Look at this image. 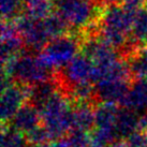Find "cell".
<instances>
[{"instance_id":"6da1fadb","label":"cell","mask_w":147,"mask_h":147,"mask_svg":"<svg viewBox=\"0 0 147 147\" xmlns=\"http://www.w3.org/2000/svg\"><path fill=\"white\" fill-rule=\"evenodd\" d=\"M55 10L72 32H97L104 7L98 0H55Z\"/></svg>"},{"instance_id":"7a4b0ae2","label":"cell","mask_w":147,"mask_h":147,"mask_svg":"<svg viewBox=\"0 0 147 147\" xmlns=\"http://www.w3.org/2000/svg\"><path fill=\"white\" fill-rule=\"evenodd\" d=\"M42 125L51 141L63 139L73 129V101L63 90L58 91L41 110Z\"/></svg>"},{"instance_id":"3957f363","label":"cell","mask_w":147,"mask_h":147,"mask_svg":"<svg viewBox=\"0 0 147 147\" xmlns=\"http://www.w3.org/2000/svg\"><path fill=\"white\" fill-rule=\"evenodd\" d=\"M56 71L46 65L41 57L32 54H21L2 65V75L14 82L34 86L55 76Z\"/></svg>"},{"instance_id":"277c9868","label":"cell","mask_w":147,"mask_h":147,"mask_svg":"<svg viewBox=\"0 0 147 147\" xmlns=\"http://www.w3.org/2000/svg\"><path fill=\"white\" fill-rule=\"evenodd\" d=\"M82 49V37L80 33L69 32L55 38L45 45L39 56L55 71L65 68L73 60Z\"/></svg>"},{"instance_id":"5b68a950","label":"cell","mask_w":147,"mask_h":147,"mask_svg":"<svg viewBox=\"0 0 147 147\" xmlns=\"http://www.w3.org/2000/svg\"><path fill=\"white\" fill-rule=\"evenodd\" d=\"M56 76L65 92L75 85L97 84L99 82L98 70L92 60L84 54H78L69 65L56 71Z\"/></svg>"},{"instance_id":"8992f818","label":"cell","mask_w":147,"mask_h":147,"mask_svg":"<svg viewBox=\"0 0 147 147\" xmlns=\"http://www.w3.org/2000/svg\"><path fill=\"white\" fill-rule=\"evenodd\" d=\"M21 34L25 46L30 51H40L51 41L49 33L46 31L43 20H36L26 14H21L13 20Z\"/></svg>"},{"instance_id":"52a82bcc","label":"cell","mask_w":147,"mask_h":147,"mask_svg":"<svg viewBox=\"0 0 147 147\" xmlns=\"http://www.w3.org/2000/svg\"><path fill=\"white\" fill-rule=\"evenodd\" d=\"M30 86L14 82L2 88L1 94V121L9 125L22 107L29 102Z\"/></svg>"},{"instance_id":"ba28073f","label":"cell","mask_w":147,"mask_h":147,"mask_svg":"<svg viewBox=\"0 0 147 147\" xmlns=\"http://www.w3.org/2000/svg\"><path fill=\"white\" fill-rule=\"evenodd\" d=\"M131 81L103 80L96 84V101L123 106L131 86Z\"/></svg>"},{"instance_id":"9c48e42d","label":"cell","mask_w":147,"mask_h":147,"mask_svg":"<svg viewBox=\"0 0 147 147\" xmlns=\"http://www.w3.org/2000/svg\"><path fill=\"white\" fill-rule=\"evenodd\" d=\"M24 41L13 21H2L1 26V61L5 65L13 58L20 56L24 49Z\"/></svg>"},{"instance_id":"30bf717a","label":"cell","mask_w":147,"mask_h":147,"mask_svg":"<svg viewBox=\"0 0 147 147\" xmlns=\"http://www.w3.org/2000/svg\"><path fill=\"white\" fill-rule=\"evenodd\" d=\"M40 125H42L41 113L36 106L29 102L26 103L17 112L9 123L10 127L24 133L25 135Z\"/></svg>"},{"instance_id":"8fae6325","label":"cell","mask_w":147,"mask_h":147,"mask_svg":"<svg viewBox=\"0 0 147 147\" xmlns=\"http://www.w3.org/2000/svg\"><path fill=\"white\" fill-rule=\"evenodd\" d=\"M60 90L63 89L55 73V76L49 81L42 82L34 86H30L29 103H31L40 111Z\"/></svg>"},{"instance_id":"7c38bea8","label":"cell","mask_w":147,"mask_h":147,"mask_svg":"<svg viewBox=\"0 0 147 147\" xmlns=\"http://www.w3.org/2000/svg\"><path fill=\"white\" fill-rule=\"evenodd\" d=\"M96 105L94 102H73V129L86 132L94 130Z\"/></svg>"},{"instance_id":"4fadbf2b","label":"cell","mask_w":147,"mask_h":147,"mask_svg":"<svg viewBox=\"0 0 147 147\" xmlns=\"http://www.w3.org/2000/svg\"><path fill=\"white\" fill-rule=\"evenodd\" d=\"M123 107L136 113H147V81H132Z\"/></svg>"},{"instance_id":"5bb4252c","label":"cell","mask_w":147,"mask_h":147,"mask_svg":"<svg viewBox=\"0 0 147 147\" xmlns=\"http://www.w3.org/2000/svg\"><path fill=\"white\" fill-rule=\"evenodd\" d=\"M132 81H139L147 78V45L139 46L126 57Z\"/></svg>"},{"instance_id":"9a60e30c","label":"cell","mask_w":147,"mask_h":147,"mask_svg":"<svg viewBox=\"0 0 147 147\" xmlns=\"http://www.w3.org/2000/svg\"><path fill=\"white\" fill-rule=\"evenodd\" d=\"M131 41L136 46L147 45V7L138 9L133 16L131 28Z\"/></svg>"},{"instance_id":"2e32d148","label":"cell","mask_w":147,"mask_h":147,"mask_svg":"<svg viewBox=\"0 0 147 147\" xmlns=\"http://www.w3.org/2000/svg\"><path fill=\"white\" fill-rule=\"evenodd\" d=\"M54 8V0H24V14L36 20H44L49 16L53 14Z\"/></svg>"},{"instance_id":"e0dca14e","label":"cell","mask_w":147,"mask_h":147,"mask_svg":"<svg viewBox=\"0 0 147 147\" xmlns=\"http://www.w3.org/2000/svg\"><path fill=\"white\" fill-rule=\"evenodd\" d=\"M29 143L24 133L13 129L9 125H2L1 147H28Z\"/></svg>"},{"instance_id":"ac0fdd59","label":"cell","mask_w":147,"mask_h":147,"mask_svg":"<svg viewBox=\"0 0 147 147\" xmlns=\"http://www.w3.org/2000/svg\"><path fill=\"white\" fill-rule=\"evenodd\" d=\"M68 147H90L92 144V138L89 132L78 129H72L63 138Z\"/></svg>"},{"instance_id":"d6986e66","label":"cell","mask_w":147,"mask_h":147,"mask_svg":"<svg viewBox=\"0 0 147 147\" xmlns=\"http://www.w3.org/2000/svg\"><path fill=\"white\" fill-rule=\"evenodd\" d=\"M2 21L15 20L24 10V0H0Z\"/></svg>"},{"instance_id":"ffe728a7","label":"cell","mask_w":147,"mask_h":147,"mask_svg":"<svg viewBox=\"0 0 147 147\" xmlns=\"http://www.w3.org/2000/svg\"><path fill=\"white\" fill-rule=\"evenodd\" d=\"M26 138L29 144H45L51 142V138L43 125H40L28 132L26 134Z\"/></svg>"},{"instance_id":"44dd1931","label":"cell","mask_w":147,"mask_h":147,"mask_svg":"<svg viewBox=\"0 0 147 147\" xmlns=\"http://www.w3.org/2000/svg\"><path fill=\"white\" fill-rule=\"evenodd\" d=\"M123 143L128 147H147V132L139 129L129 135Z\"/></svg>"},{"instance_id":"7402d4cb","label":"cell","mask_w":147,"mask_h":147,"mask_svg":"<svg viewBox=\"0 0 147 147\" xmlns=\"http://www.w3.org/2000/svg\"><path fill=\"white\" fill-rule=\"evenodd\" d=\"M44 147H68L63 139L56 140V141H51L49 143H45Z\"/></svg>"},{"instance_id":"603a6c76","label":"cell","mask_w":147,"mask_h":147,"mask_svg":"<svg viewBox=\"0 0 147 147\" xmlns=\"http://www.w3.org/2000/svg\"><path fill=\"white\" fill-rule=\"evenodd\" d=\"M140 129L145 130L147 132V113L141 115V119H140Z\"/></svg>"},{"instance_id":"cb8c5ba5","label":"cell","mask_w":147,"mask_h":147,"mask_svg":"<svg viewBox=\"0 0 147 147\" xmlns=\"http://www.w3.org/2000/svg\"><path fill=\"white\" fill-rule=\"evenodd\" d=\"M110 147H128L126 144L123 143V142H117V143L113 144V145H111Z\"/></svg>"},{"instance_id":"d4e9b609","label":"cell","mask_w":147,"mask_h":147,"mask_svg":"<svg viewBox=\"0 0 147 147\" xmlns=\"http://www.w3.org/2000/svg\"><path fill=\"white\" fill-rule=\"evenodd\" d=\"M90 147H102V146H99V145H96V144H91Z\"/></svg>"}]
</instances>
